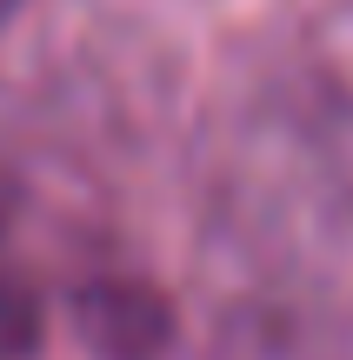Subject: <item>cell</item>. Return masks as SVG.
Segmentation results:
<instances>
[{
    "instance_id": "1",
    "label": "cell",
    "mask_w": 353,
    "mask_h": 360,
    "mask_svg": "<svg viewBox=\"0 0 353 360\" xmlns=\"http://www.w3.org/2000/svg\"><path fill=\"white\" fill-rule=\"evenodd\" d=\"M74 334L93 360H160L173 347V307L147 281H100L74 287Z\"/></svg>"
},
{
    "instance_id": "3",
    "label": "cell",
    "mask_w": 353,
    "mask_h": 360,
    "mask_svg": "<svg viewBox=\"0 0 353 360\" xmlns=\"http://www.w3.org/2000/svg\"><path fill=\"white\" fill-rule=\"evenodd\" d=\"M27 7V0H0V20H13V13H20Z\"/></svg>"
},
{
    "instance_id": "2",
    "label": "cell",
    "mask_w": 353,
    "mask_h": 360,
    "mask_svg": "<svg viewBox=\"0 0 353 360\" xmlns=\"http://www.w3.org/2000/svg\"><path fill=\"white\" fill-rule=\"evenodd\" d=\"M34 347H40V300L27 274L0 254V360H27Z\"/></svg>"
}]
</instances>
